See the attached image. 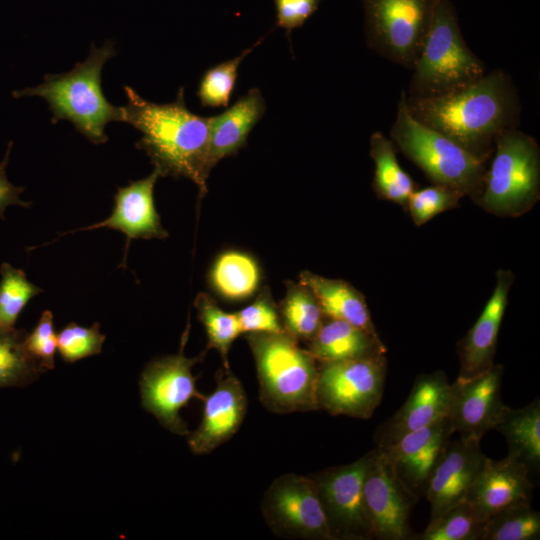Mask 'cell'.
Returning <instances> with one entry per match:
<instances>
[{
  "mask_svg": "<svg viewBox=\"0 0 540 540\" xmlns=\"http://www.w3.org/2000/svg\"><path fill=\"white\" fill-rule=\"evenodd\" d=\"M406 104L419 122L485 160L492 156L497 138L516 129L521 118L518 91L512 77L500 68L446 95H406Z\"/></svg>",
  "mask_w": 540,
  "mask_h": 540,
  "instance_id": "6da1fadb",
  "label": "cell"
},
{
  "mask_svg": "<svg viewBox=\"0 0 540 540\" xmlns=\"http://www.w3.org/2000/svg\"><path fill=\"white\" fill-rule=\"evenodd\" d=\"M127 105L122 107V122L142 133L136 147L145 151L161 177H185L207 193L210 117L197 115L185 103L180 87L174 101L158 104L145 100L132 87L124 86Z\"/></svg>",
  "mask_w": 540,
  "mask_h": 540,
  "instance_id": "7a4b0ae2",
  "label": "cell"
},
{
  "mask_svg": "<svg viewBox=\"0 0 540 540\" xmlns=\"http://www.w3.org/2000/svg\"><path fill=\"white\" fill-rule=\"evenodd\" d=\"M115 55L114 43L110 40L100 48L92 44L86 60L76 63L69 72L47 74L43 83L15 90L12 96L44 98L53 124L68 120L93 144L105 143L108 140L105 126L112 121H122V107L106 99L101 84L103 66Z\"/></svg>",
  "mask_w": 540,
  "mask_h": 540,
  "instance_id": "3957f363",
  "label": "cell"
},
{
  "mask_svg": "<svg viewBox=\"0 0 540 540\" xmlns=\"http://www.w3.org/2000/svg\"><path fill=\"white\" fill-rule=\"evenodd\" d=\"M486 72L485 64L463 37L451 0H435L406 95L416 98L446 95L473 83Z\"/></svg>",
  "mask_w": 540,
  "mask_h": 540,
  "instance_id": "277c9868",
  "label": "cell"
},
{
  "mask_svg": "<svg viewBox=\"0 0 540 540\" xmlns=\"http://www.w3.org/2000/svg\"><path fill=\"white\" fill-rule=\"evenodd\" d=\"M254 357L259 399L270 412L317 410L318 362L287 332L246 333Z\"/></svg>",
  "mask_w": 540,
  "mask_h": 540,
  "instance_id": "5b68a950",
  "label": "cell"
},
{
  "mask_svg": "<svg viewBox=\"0 0 540 540\" xmlns=\"http://www.w3.org/2000/svg\"><path fill=\"white\" fill-rule=\"evenodd\" d=\"M390 139L396 148L433 182L476 200L482 192L487 160L415 119L402 90L397 104Z\"/></svg>",
  "mask_w": 540,
  "mask_h": 540,
  "instance_id": "8992f818",
  "label": "cell"
},
{
  "mask_svg": "<svg viewBox=\"0 0 540 540\" xmlns=\"http://www.w3.org/2000/svg\"><path fill=\"white\" fill-rule=\"evenodd\" d=\"M493 153L482 192L475 201L499 216L528 212L540 196V148L536 139L512 129L497 138Z\"/></svg>",
  "mask_w": 540,
  "mask_h": 540,
  "instance_id": "52a82bcc",
  "label": "cell"
},
{
  "mask_svg": "<svg viewBox=\"0 0 540 540\" xmlns=\"http://www.w3.org/2000/svg\"><path fill=\"white\" fill-rule=\"evenodd\" d=\"M367 46L412 70L427 33L435 0H361Z\"/></svg>",
  "mask_w": 540,
  "mask_h": 540,
  "instance_id": "ba28073f",
  "label": "cell"
},
{
  "mask_svg": "<svg viewBox=\"0 0 540 540\" xmlns=\"http://www.w3.org/2000/svg\"><path fill=\"white\" fill-rule=\"evenodd\" d=\"M385 354L338 362H318L316 406L331 415L368 419L385 386Z\"/></svg>",
  "mask_w": 540,
  "mask_h": 540,
  "instance_id": "9c48e42d",
  "label": "cell"
},
{
  "mask_svg": "<svg viewBox=\"0 0 540 540\" xmlns=\"http://www.w3.org/2000/svg\"><path fill=\"white\" fill-rule=\"evenodd\" d=\"M261 511L278 537L333 540L315 482L309 475L287 473L276 478L264 493Z\"/></svg>",
  "mask_w": 540,
  "mask_h": 540,
  "instance_id": "30bf717a",
  "label": "cell"
},
{
  "mask_svg": "<svg viewBox=\"0 0 540 540\" xmlns=\"http://www.w3.org/2000/svg\"><path fill=\"white\" fill-rule=\"evenodd\" d=\"M188 329L183 334L177 354L155 359L147 364L140 377L141 404L170 432L187 435L189 430L179 415L192 398L204 399L196 389L192 367L206 351L194 358L184 355Z\"/></svg>",
  "mask_w": 540,
  "mask_h": 540,
  "instance_id": "8fae6325",
  "label": "cell"
},
{
  "mask_svg": "<svg viewBox=\"0 0 540 540\" xmlns=\"http://www.w3.org/2000/svg\"><path fill=\"white\" fill-rule=\"evenodd\" d=\"M367 463L368 453L350 464L309 475L333 540L372 539L363 499Z\"/></svg>",
  "mask_w": 540,
  "mask_h": 540,
  "instance_id": "7c38bea8",
  "label": "cell"
},
{
  "mask_svg": "<svg viewBox=\"0 0 540 540\" xmlns=\"http://www.w3.org/2000/svg\"><path fill=\"white\" fill-rule=\"evenodd\" d=\"M363 499L372 538L412 539L410 514L418 498L400 482L377 446L368 452Z\"/></svg>",
  "mask_w": 540,
  "mask_h": 540,
  "instance_id": "4fadbf2b",
  "label": "cell"
},
{
  "mask_svg": "<svg viewBox=\"0 0 540 540\" xmlns=\"http://www.w3.org/2000/svg\"><path fill=\"white\" fill-rule=\"evenodd\" d=\"M504 367L494 364L489 370L470 379L452 383L448 420L453 433L480 439L497 425L505 408L501 400Z\"/></svg>",
  "mask_w": 540,
  "mask_h": 540,
  "instance_id": "5bb4252c",
  "label": "cell"
},
{
  "mask_svg": "<svg viewBox=\"0 0 540 540\" xmlns=\"http://www.w3.org/2000/svg\"><path fill=\"white\" fill-rule=\"evenodd\" d=\"M486 457L481 450L480 439L459 437L455 441L450 440L429 477L425 491L431 508L430 521L465 499Z\"/></svg>",
  "mask_w": 540,
  "mask_h": 540,
  "instance_id": "9a60e30c",
  "label": "cell"
},
{
  "mask_svg": "<svg viewBox=\"0 0 540 540\" xmlns=\"http://www.w3.org/2000/svg\"><path fill=\"white\" fill-rule=\"evenodd\" d=\"M453 434L448 417L379 447L395 475L415 497L425 495L429 477ZM378 447V446H377Z\"/></svg>",
  "mask_w": 540,
  "mask_h": 540,
  "instance_id": "2e32d148",
  "label": "cell"
},
{
  "mask_svg": "<svg viewBox=\"0 0 540 540\" xmlns=\"http://www.w3.org/2000/svg\"><path fill=\"white\" fill-rule=\"evenodd\" d=\"M216 379L214 391L203 399L199 426L187 434L189 448L197 455L211 453L228 441L246 415L247 397L240 380L230 369H222Z\"/></svg>",
  "mask_w": 540,
  "mask_h": 540,
  "instance_id": "e0dca14e",
  "label": "cell"
},
{
  "mask_svg": "<svg viewBox=\"0 0 540 540\" xmlns=\"http://www.w3.org/2000/svg\"><path fill=\"white\" fill-rule=\"evenodd\" d=\"M452 384L443 371L419 375L405 403L375 433L378 447H386L404 435L448 416Z\"/></svg>",
  "mask_w": 540,
  "mask_h": 540,
  "instance_id": "ac0fdd59",
  "label": "cell"
},
{
  "mask_svg": "<svg viewBox=\"0 0 540 540\" xmlns=\"http://www.w3.org/2000/svg\"><path fill=\"white\" fill-rule=\"evenodd\" d=\"M513 283L509 270L497 272L494 291L480 317L458 345V379H470L489 370L495 363L497 338Z\"/></svg>",
  "mask_w": 540,
  "mask_h": 540,
  "instance_id": "d6986e66",
  "label": "cell"
},
{
  "mask_svg": "<svg viewBox=\"0 0 540 540\" xmlns=\"http://www.w3.org/2000/svg\"><path fill=\"white\" fill-rule=\"evenodd\" d=\"M529 468L509 455L502 460L486 457L464 500L487 518L507 507L530 503L533 484Z\"/></svg>",
  "mask_w": 540,
  "mask_h": 540,
  "instance_id": "ffe728a7",
  "label": "cell"
},
{
  "mask_svg": "<svg viewBox=\"0 0 540 540\" xmlns=\"http://www.w3.org/2000/svg\"><path fill=\"white\" fill-rule=\"evenodd\" d=\"M159 177L154 170L143 179L130 182L128 186L119 187L114 196L115 204L110 217L77 231L102 227L120 230L128 239L126 249L132 239L166 238L168 233L161 226L153 198L154 185Z\"/></svg>",
  "mask_w": 540,
  "mask_h": 540,
  "instance_id": "44dd1931",
  "label": "cell"
},
{
  "mask_svg": "<svg viewBox=\"0 0 540 540\" xmlns=\"http://www.w3.org/2000/svg\"><path fill=\"white\" fill-rule=\"evenodd\" d=\"M266 112V102L261 91L250 88L234 104L210 117L209 164L236 155L247 144L249 134Z\"/></svg>",
  "mask_w": 540,
  "mask_h": 540,
  "instance_id": "7402d4cb",
  "label": "cell"
},
{
  "mask_svg": "<svg viewBox=\"0 0 540 540\" xmlns=\"http://www.w3.org/2000/svg\"><path fill=\"white\" fill-rule=\"evenodd\" d=\"M307 350L317 362H338L383 355L386 347L379 337L339 319L325 317Z\"/></svg>",
  "mask_w": 540,
  "mask_h": 540,
  "instance_id": "603a6c76",
  "label": "cell"
},
{
  "mask_svg": "<svg viewBox=\"0 0 540 540\" xmlns=\"http://www.w3.org/2000/svg\"><path fill=\"white\" fill-rule=\"evenodd\" d=\"M299 283L313 292L325 317L346 321L372 336L379 337L364 296L352 285L309 271L300 274Z\"/></svg>",
  "mask_w": 540,
  "mask_h": 540,
  "instance_id": "cb8c5ba5",
  "label": "cell"
},
{
  "mask_svg": "<svg viewBox=\"0 0 540 540\" xmlns=\"http://www.w3.org/2000/svg\"><path fill=\"white\" fill-rule=\"evenodd\" d=\"M508 444V455L522 461L529 470L540 466V401L513 409L505 406L494 428Z\"/></svg>",
  "mask_w": 540,
  "mask_h": 540,
  "instance_id": "d4e9b609",
  "label": "cell"
},
{
  "mask_svg": "<svg viewBox=\"0 0 540 540\" xmlns=\"http://www.w3.org/2000/svg\"><path fill=\"white\" fill-rule=\"evenodd\" d=\"M370 156L374 162L373 189L382 199L406 207L407 201L417 185L400 166L396 146L380 131L369 139Z\"/></svg>",
  "mask_w": 540,
  "mask_h": 540,
  "instance_id": "484cf974",
  "label": "cell"
},
{
  "mask_svg": "<svg viewBox=\"0 0 540 540\" xmlns=\"http://www.w3.org/2000/svg\"><path fill=\"white\" fill-rule=\"evenodd\" d=\"M209 279L213 288L225 299L243 300L257 290L260 270L250 255L228 251L216 259Z\"/></svg>",
  "mask_w": 540,
  "mask_h": 540,
  "instance_id": "4316f807",
  "label": "cell"
},
{
  "mask_svg": "<svg viewBox=\"0 0 540 540\" xmlns=\"http://www.w3.org/2000/svg\"><path fill=\"white\" fill-rule=\"evenodd\" d=\"M278 311L285 332L307 343L316 335L325 319L317 298L301 283H288Z\"/></svg>",
  "mask_w": 540,
  "mask_h": 540,
  "instance_id": "83f0119b",
  "label": "cell"
},
{
  "mask_svg": "<svg viewBox=\"0 0 540 540\" xmlns=\"http://www.w3.org/2000/svg\"><path fill=\"white\" fill-rule=\"evenodd\" d=\"M26 335L15 327L0 331V388L29 385L46 370L27 351Z\"/></svg>",
  "mask_w": 540,
  "mask_h": 540,
  "instance_id": "f1b7e54d",
  "label": "cell"
},
{
  "mask_svg": "<svg viewBox=\"0 0 540 540\" xmlns=\"http://www.w3.org/2000/svg\"><path fill=\"white\" fill-rule=\"evenodd\" d=\"M488 518L462 500L441 517L429 521L420 540H482Z\"/></svg>",
  "mask_w": 540,
  "mask_h": 540,
  "instance_id": "f546056e",
  "label": "cell"
},
{
  "mask_svg": "<svg viewBox=\"0 0 540 540\" xmlns=\"http://www.w3.org/2000/svg\"><path fill=\"white\" fill-rule=\"evenodd\" d=\"M194 306L207 333L206 351L210 348L216 349L222 358L223 369L229 370L228 352L233 341L242 334L236 313L225 312L206 293L196 296Z\"/></svg>",
  "mask_w": 540,
  "mask_h": 540,
  "instance_id": "4dcf8cb0",
  "label": "cell"
},
{
  "mask_svg": "<svg viewBox=\"0 0 540 540\" xmlns=\"http://www.w3.org/2000/svg\"><path fill=\"white\" fill-rule=\"evenodd\" d=\"M262 40L263 38H260L236 57L220 62L203 73L196 92L202 107L227 108L229 106L240 65Z\"/></svg>",
  "mask_w": 540,
  "mask_h": 540,
  "instance_id": "1f68e13d",
  "label": "cell"
},
{
  "mask_svg": "<svg viewBox=\"0 0 540 540\" xmlns=\"http://www.w3.org/2000/svg\"><path fill=\"white\" fill-rule=\"evenodd\" d=\"M539 536L540 514L530 503H523L490 516L482 540H535Z\"/></svg>",
  "mask_w": 540,
  "mask_h": 540,
  "instance_id": "d6a6232c",
  "label": "cell"
},
{
  "mask_svg": "<svg viewBox=\"0 0 540 540\" xmlns=\"http://www.w3.org/2000/svg\"><path fill=\"white\" fill-rule=\"evenodd\" d=\"M0 331L14 328L29 300L43 290L31 283L25 273L8 263L0 267Z\"/></svg>",
  "mask_w": 540,
  "mask_h": 540,
  "instance_id": "836d02e7",
  "label": "cell"
},
{
  "mask_svg": "<svg viewBox=\"0 0 540 540\" xmlns=\"http://www.w3.org/2000/svg\"><path fill=\"white\" fill-rule=\"evenodd\" d=\"M100 325L82 327L70 323L57 334V349L67 363L101 353L106 336L100 333Z\"/></svg>",
  "mask_w": 540,
  "mask_h": 540,
  "instance_id": "e575fe53",
  "label": "cell"
},
{
  "mask_svg": "<svg viewBox=\"0 0 540 540\" xmlns=\"http://www.w3.org/2000/svg\"><path fill=\"white\" fill-rule=\"evenodd\" d=\"M461 198L462 196L453 189L433 184L414 190L406 207L415 225L420 226L437 214L456 207Z\"/></svg>",
  "mask_w": 540,
  "mask_h": 540,
  "instance_id": "d590c367",
  "label": "cell"
},
{
  "mask_svg": "<svg viewBox=\"0 0 540 540\" xmlns=\"http://www.w3.org/2000/svg\"><path fill=\"white\" fill-rule=\"evenodd\" d=\"M242 333H281L284 328L278 307L269 291H262L253 303L236 312Z\"/></svg>",
  "mask_w": 540,
  "mask_h": 540,
  "instance_id": "8d00e7d4",
  "label": "cell"
},
{
  "mask_svg": "<svg viewBox=\"0 0 540 540\" xmlns=\"http://www.w3.org/2000/svg\"><path fill=\"white\" fill-rule=\"evenodd\" d=\"M27 351L45 369H54L57 335L53 327V314L45 310L33 331L24 340Z\"/></svg>",
  "mask_w": 540,
  "mask_h": 540,
  "instance_id": "74e56055",
  "label": "cell"
},
{
  "mask_svg": "<svg viewBox=\"0 0 540 540\" xmlns=\"http://www.w3.org/2000/svg\"><path fill=\"white\" fill-rule=\"evenodd\" d=\"M323 0H274L276 25L290 38L294 29L302 27L317 11Z\"/></svg>",
  "mask_w": 540,
  "mask_h": 540,
  "instance_id": "f35d334b",
  "label": "cell"
},
{
  "mask_svg": "<svg viewBox=\"0 0 540 540\" xmlns=\"http://www.w3.org/2000/svg\"><path fill=\"white\" fill-rule=\"evenodd\" d=\"M12 142L9 143L4 159L0 162V217L4 218V212L8 206L19 205L29 207L30 202L22 201L19 196L23 187L13 185L6 176V166L9 160Z\"/></svg>",
  "mask_w": 540,
  "mask_h": 540,
  "instance_id": "ab89813d",
  "label": "cell"
}]
</instances>
